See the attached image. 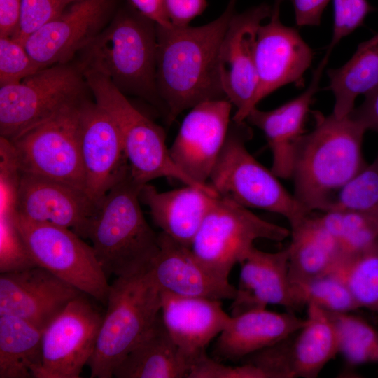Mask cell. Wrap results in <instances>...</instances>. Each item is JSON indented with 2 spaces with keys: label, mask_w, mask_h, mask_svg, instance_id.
<instances>
[{
  "label": "cell",
  "mask_w": 378,
  "mask_h": 378,
  "mask_svg": "<svg viewBox=\"0 0 378 378\" xmlns=\"http://www.w3.org/2000/svg\"><path fill=\"white\" fill-rule=\"evenodd\" d=\"M291 313L265 309L231 316L227 327L217 337L213 354L216 360L238 361L287 337L304 323Z\"/></svg>",
  "instance_id": "cell-25"
},
{
  "label": "cell",
  "mask_w": 378,
  "mask_h": 378,
  "mask_svg": "<svg viewBox=\"0 0 378 378\" xmlns=\"http://www.w3.org/2000/svg\"><path fill=\"white\" fill-rule=\"evenodd\" d=\"M133 8L156 24L171 27V23L166 12L164 0H130Z\"/></svg>",
  "instance_id": "cell-44"
},
{
  "label": "cell",
  "mask_w": 378,
  "mask_h": 378,
  "mask_svg": "<svg viewBox=\"0 0 378 378\" xmlns=\"http://www.w3.org/2000/svg\"><path fill=\"white\" fill-rule=\"evenodd\" d=\"M349 115L360 122L367 130L378 134V87L365 95V99L354 107Z\"/></svg>",
  "instance_id": "cell-43"
},
{
  "label": "cell",
  "mask_w": 378,
  "mask_h": 378,
  "mask_svg": "<svg viewBox=\"0 0 378 378\" xmlns=\"http://www.w3.org/2000/svg\"><path fill=\"white\" fill-rule=\"evenodd\" d=\"M22 0H0V37L11 36L20 18Z\"/></svg>",
  "instance_id": "cell-45"
},
{
  "label": "cell",
  "mask_w": 378,
  "mask_h": 378,
  "mask_svg": "<svg viewBox=\"0 0 378 378\" xmlns=\"http://www.w3.org/2000/svg\"><path fill=\"white\" fill-rule=\"evenodd\" d=\"M288 248L276 252L251 250L240 263L241 271L231 316L265 309L267 305L298 309L293 284L289 278Z\"/></svg>",
  "instance_id": "cell-23"
},
{
  "label": "cell",
  "mask_w": 378,
  "mask_h": 378,
  "mask_svg": "<svg viewBox=\"0 0 378 378\" xmlns=\"http://www.w3.org/2000/svg\"><path fill=\"white\" fill-rule=\"evenodd\" d=\"M83 293L43 330L39 378H79L97 343L104 314Z\"/></svg>",
  "instance_id": "cell-13"
},
{
  "label": "cell",
  "mask_w": 378,
  "mask_h": 378,
  "mask_svg": "<svg viewBox=\"0 0 378 378\" xmlns=\"http://www.w3.org/2000/svg\"><path fill=\"white\" fill-rule=\"evenodd\" d=\"M284 0H274V5L272 8L273 10L279 11L280 5Z\"/></svg>",
  "instance_id": "cell-46"
},
{
  "label": "cell",
  "mask_w": 378,
  "mask_h": 378,
  "mask_svg": "<svg viewBox=\"0 0 378 378\" xmlns=\"http://www.w3.org/2000/svg\"><path fill=\"white\" fill-rule=\"evenodd\" d=\"M42 334L24 319L0 315V378H39Z\"/></svg>",
  "instance_id": "cell-30"
},
{
  "label": "cell",
  "mask_w": 378,
  "mask_h": 378,
  "mask_svg": "<svg viewBox=\"0 0 378 378\" xmlns=\"http://www.w3.org/2000/svg\"><path fill=\"white\" fill-rule=\"evenodd\" d=\"M190 365L167 331L160 314L116 367V378L186 377Z\"/></svg>",
  "instance_id": "cell-27"
},
{
  "label": "cell",
  "mask_w": 378,
  "mask_h": 378,
  "mask_svg": "<svg viewBox=\"0 0 378 378\" xmlns=\"http://www.w3.org/2000/svg\"><path fill=\"white\" fill-rule=\"evenodd\" d=\"M251 137L245 121L230 125L226 140L211 171L209 184L219 196L248 209H260L286 218L290 227L308 216L271 169L248 150Z\"/></svg>",
  "instance_id": "cell-7"
},
{
  "label": "cell",
  "mask_w": 378,
  "mask_h": 378,
  "mask_svg": "<svg viewBox=\"0 0 378 378\" xmlns=\"http://www.w3.org/2000/svg\"><path fill=\"white\" fill-rule=\"evenodd\" d=\"M83 75L95 102L119 132L135 181L144 185L155 178H172L218 195L211 186L195 182L178 169L166 146L162 127L136 109L108 78L92 71L83 72Z\"/></svg>",
  "instance_id": "cell-6"
},
{
  "label": "cell",
  "mask_w": 378,
  "mask_h": 378,
  "mask_svg": "<svg viewBox=\"0 0 378 378\" xmlns=\"http://www.w3.org/2000/svg\"><path fill=\"white\" fill-rule=\"evenodd\" d=\"M80 0H22L18 26L11 37L22 44L43 25Z\"/></svg>",
  "instance_id": "cell-37"
},
{
  "label": "cell",
  "mask_w": 378,
  "mask_h": 378,
  "mask_svg": "<svg viewBox=\"0 0 378 378\" xmlns=\"http://www.w3.org/2000/svg\"><path fill=\"white\" fill-rule=\"evenodd\" d=\"M334 271L343 279L360 309L378 314V239L355 254L340 256Z\"/></svg>",
  "instance_id": "cell-32"
},
{
  "label": "cell",
  "mask_w": 378,
  "mask_h": 378,
  "mask_svg": "<svg viewBox=\"0 0 378 378\" xmlns=\"http://www.w3.org/2000/svg\"><path fill=\"white\" fill-rule=\"evenodd\" d=\"M36 266L24 243L15 203L0 205V273L23 270Z\"/></svg>",
  "instance_id": "cell-36"
},
{
  "label": "cell",
  "mask_w": 378,
  "mask_h": 378,
  "mask_svg": "<svg viewBox=\"0 0 378 378\" xmlns=\"http://www.w3.org/2000/svg\"><path fill=\"white\" fill-rule=\"evenodd\" d=\"M157 26L134 8L120 11L79 53L82 72L108 78L124 94L148 102L166 117L156 84Z\"/></svg>",
  "instance_id": "cell-3"
},
{
  "label": "cell",
  "mask_w": 378,
  "mask_h": 378,
  "mask_svg": "<svg viewBox=\"0 0 378 378\" xmlns=\"http://www.w3.org/2000/svg\"><path fill=\"white\" fill-rule=\"evenodd\" d=\"M39 70L23 44L0 37V86L17 84Z\"/></svg>",
  "instance_id": "cell-38"
},
{
  "label": "cell",
  "mask_w": 378,
  "mask_h": 378,
  "mask_svg": "<svg viewBox=\"0 0 378 378\" xmlns=\"http://www.w3.org/2000/svg\"><path fill=\"white\" fill-rule=\"evenodd\" d=\"M230 0L224 12L206 24L157 26V89L172 124L184 111L209 100L226 99L218 70L220 47L235 12Z\"/></svg>",
  "instance_id": "cell-1"
},
{
  "label": "cell",
  "mask_w": 378,
  "mask_h": 378,
  "mask_svg": "<svg viewBox=\"0 0 378 378\" xmlns=\"http://www.w3.org/2000/svg\"><path fill=\"white\" fill-rule=\"evenodd\" d=\"M292 284L299 309L310 304L330 313H348L360 309L343 279L334 270Z\"/></svg>",
  "instance_id": "cell-34"
},
{
  "label": "cell",
  "mask_w": 378,
  "mask_h": 378,
  "mask_svg": "<svg viewBox=\"0 0 378 378\" xmlns=\"http://www.w3.org/2000/svg\"><path fill=\"white\" fill-rule=\"evenodd\" d=\"M89 89L76 64H57L0 88V134L10 141L63 108L87 98Z\"/></svg>",
  "instance_id": "cell-9"
},
{
  "label": "cell",
  "mask_w": 378,
  "mask_h": 378,
  "mask_svg": "<svg viewBox=\"0 0 378 378\" xmlns=\"http://www.w3.org/2000/svg\"><path fill=\"white\" fill-rule=\"evenodd\" d=\"M333 33L328 48L330 50L361 26L367 15L374 10L368 0H333Z\"/></svg>",
  "instance_id": "cell-39"
},
{
  "label": "cell",
  "mask_w": 378,
  "mask_h": 378,
  "mask_svg": "<svg viewBox=\"0 0 378 378\" xmlns=\"http://www.w3.org/2000/svg\"><path fill=\"white\" fill-rule=\"evenodd\" d=\"M159 250L148 273L160 290L176 295L214 300H233L237 288L214 275L190 247L167 234H158Z\"/></svg>",
  "instance_id": "cell-21"
},
{
  "label": "cell",
  "mask_w": 378,
  "mask_h": 378,
  "mask_svg": "<svg viewBox=\"0 0 378 378\" xmlns=\"http://www.w3.org/2000/svg\"><path fill=\"white\" fill-rule=\"evenodd\" d=\"M330 90L335 97L332 113L347 116L359 95H366L378 87V33L360 43L344 65L327 71Z\"/></svg>",
  "instance_id": "cell-29"
},
{
  "label": "cell",
  "mask_w": 378,
  "mask_h": 378,
  "mask_svg": "<svg viewBox=\"0 0 378 378\" xmlns=\"http://www.w3.org/2000/svg\"><path fill=\"white\" fill-rule=\"evenodd\" d=\"M19 225L36 265L106 305L111 284L92 246L71 230L51 223L19 216Z\"/></svg>",
  "instance_id": "cell-11"
},
{
  "label": "cell",
  "mask_w": 378,
  "mask_h": 378,
  "mask_svg": "<svg viewBox=\"0 0 378 378\" xmlns=\"http://www.w3.org/2000/svg\"><path fill=\"white\" fill-rule=\"evenodd\" d=\"M328 314L335 328L339 354L348 364L378 363V330L352 312Z\"/></svg>",
  "instance_id": "cell-33"
},
{
  "label": "cell",
  "mask_w": 378,
  "mask_h": 378,
  "mask_svg": "<svg viewBox=\"0 0 378 378\" xmlns=\"http://www.w3.org/2000/svg\"><path fill=\"white\" fill-rule=\"evenodd\" d=\"M232 103L226 99L202 102L184 118L169 148L178 169L195 182L208 183L230 125Z\"/></svg>",
  "instance_id": "cell-15"
},
{
  "label": "cell",
  "mask_w": 378,
  "mask_h": 378,
  "mask_svg": "<svg viewBox=\"0 0 378 378\" xmlns=\"http://www.w3.org/2000/svg\"><path fill=\"white\" fill-rule=\"evenodd\" d=\"M218 195L192 186L158 192L148 184L140 190L141 202L146 205L152 218L162 232L190 247L206 214Z\"/></svg>",
  "instance_id": "cell-26"
},
{
  "label": "cell",
  "mask_w": 378,
  "mask_h": 378,
  "mask_svg": "<svg viewBox=\"0 0 378 378\" xmlns=\"http://www.w3.org/2000/svg\"><path fill=\"white\" fill-rule=\"evenodd\" d=\"M298 27L318 26L330 0H290Z\"/></svg>",
  "instance_id": "cell-42"
},
{
  "label": "cell",
  "mask_w": 378,
  "mask_h": 378,
  "mask_svg": "<svg viewBox=\"0 0 378 378\" xmlns=\"http://www.w3.org/2000/svg\"><path fill=\"white\" fill-rule=\"evenodd\" d=\"M84 100L63 108L10 141L20 172L57 180L85 192L80 144Z\"/></svg>",
  "instance_id": "cell-10"
},
{
  "label": "cell",
  "mask_w": 378,
  "mask_h": 378,
  "mask_svg": "<svg viewBox=\"0 0 378 378\" xmlns=\"http://www.w3.org/2000/svg\"><path fill=\"white\" fill-rule=\"evenodd\" d=\"M143 186L130 172L108 192L90 222L87 239L107 277L146 272L158 252V234L141 208Z\"/></svg>",
  "instance_id": "cell-4"
},
{
  "label": "cell",
  "mask_w": 378,
  "mask_h": 378,
  "mask_svg": "<svg viewBox=\"0 0 378 378\" xmlns=\"http://www.w3.org/2000/svg\"><path fill=\"white\" fill-rule=\"evenodd\" d=\"M272 8L265 4L232 17L223 38L218 55L220 83L226 98L237 110L234 122L245 121L251 111L257 77L255 46L263 20L270 18Z\"/></svg>",
  "instance_id": "cell-14"
},
{
  "label": "cell",
  "mask_w": 378,
  "mask_h": 378,
  "mask_svg": "<svg viewBox=\"0 0 378 378\" xmlns=\"http://www.w3.org/2000/svg\"><path fill=\"white\" fill-rule=\"evenodd\" d=\"M336 192L325 211H378V154Z\"/></svg>",
  "instance_id": "cell-35"
},
{
  "label": "cell",
  "mask_w": 378,
  "mask_h": 378,
  "mask_svg": "<svg viewBox=\"0 0 378 378\" xmlns=\"http://www.w3.org/2000/svg\"><path fill=\"white\" fill-rule=\"evenodd\" d=\"M288 272L291 283L304 281L335 270L340 258L337 243L308 216L290 227Z\"/></svg>",
  "instance_id": "cell-28"
},
{
  "label": "cell",
  "mask_w": 378,
  "mask_h": 378,
  "mask_svg": "<svg viewBox=\"0 0 378 378\" xmlns=\"http://www.w3.org/2000/svg\"><path fill=\"white\" fill-rule=\"evenodd\" d=\"M290 234L288 228L265 220L250 209L218 196L190 248L214 275L229 281L232 268L246 258L255 240L281 241Z\"/></svg>",
  "instance_id": "cell-8"
},
{
  "label": "cell",
  "mask_w": 378,
  "mask_h": 378,
  "mask_svg": "<svg viewBox=\"0 0 378 378\" xmlns=\"http://www.w3.org/2000/svg\"><path fill=\"white\" fill-rule=\"evenodd\" d=\"M313 57V50L297 29L282 24L279 12L272 11L269 22L261 24L258 32L257 86L251 111L278 88L302 82L303 75L311 66Z\"/></svg>",
  "instance_id": "cell-20"
},
{
  "label": "cell",
  "mask_w": 378,
  "mask_h": 378,
  "mask_svg": "<svg viewBox=\"0 0 378 378\" xmlns=\"http://www.w3.org/2000/svg\"><path fill=\"white\" fill-rule=\"evenodd\" d=\"M94 352L88 365L91 378H111L116 367L161 313V290L148 271L116 277L110 285Z\"/></svg>",
  "instance_id": "cell-5"
},
{
  "label": "cell",
  "mask_w": 378,
  "mask_h": 378,
  "mask_svg": "<svg viewBox=\"0 0 378 378\" xmlns=\"http://www.w3.org/2000/svg\"><path fill=\"white\" fill-rule=\"evenodd\" d=\"M164 6L172 25L184 27L204 12L207 2L206 0H164Z\"/></svg>",
  "instance_id": "cell-41"
},
{
  "label": "cell",
  "mask_w": 378,
  "mask_h": 378,
  "mask_svg": "<svg viewBox=\"0 0 378 378\" xmlns=\"http://www.w3.org/2000/svg\"><path fill=\"white\" fill-rule=\"evenodd\" d=\"M304 324L282 340L258 351L246 362L267 378H314L337 354V334L328 312L310 304Z\"/></svg>",
  "instance_id": "cell-12"
},
{
  "label": "cell",
  "mask_w": 378,
  "mask_h": 378,
  "mask_svg": "<svg viewBox=\"0 0 378 378\" xmlns=\"http://www.w3.org/2000/svg\"><path fill=\"white\" fill-rule=\"evenodd\" d=\"M313 130L295 144L291 178L295 200L308 216L325 211L335 193L367 163L362 146L367 130L349 115L312 111Z\"/></svg>",
  "instance_id": "cell-2"
},
{
  "label": "cell",
  "mask_w": 378,
  "mask_h": 378,
  "mask_svg": "<svg viewBox=\"0 0 378 378\" xmlns=\"http://www.w3.org/2000/svg\"><path fill=\"white\" fill-rule=\"evenodd\" d=\"M331 50L314 70L309 87L297 97L270 111L253 108L245 120L265 134L272 155L271 170L279 178H291L294 148L306 132L304 123Z\"/></svg>",
  "instance_id": "cell-24"
},
{
  "label": "cell",
  "mask_w": 378,
  "mask_h": 378,
  "mask_svg": "<svg viewBox=\"0 0 378 378\" xmlns=\"http://www.w3.org/2000/svg\"><path fill=\"white\" fill-rule=\"evenodd\" d=\"M315 219L336 241L341 256L355 254L378 239V211L329 210Z\"/></svg>",
  "instance_id": "cell-31"
},
{
  "label": "cell",
  "mask_w": 378,
  "mask_h": 378,
  "mask_svg": "<svg viewBox=\"0 0 378 378\" xmlns=\"http://www.w3.org/2000/svg\"><path fill=\"white\" fill-rule=\"evenodd\" d=\"M188 378H266L258 367L248 363L230 366L209 357L206 352L200 355L190 365Z\"/></svg>",
  "instance_id": "cell-40"
},
{
  "label": "cell",
  "mask_w": 378,
  "mask_h": 378,
  "mask_svg": "<svg viewBox=\"0 0 378 378\" xmlns=\"http://www.w3.org/2000/svg\"><path fill=\"white\" fill-rule=\"evenodd\" d=\"M113 0H80L43 25L24 46L40 69L71 62L104 28Z\"/></svg>",
  "instance_id": "cell-17"
},
{
  "label": "cell",
  "mask_w": 378,
  "mask_h": 378,
  "mask_svg": "<svg viewBox=\"0 0 378 378\" xmlns=\"http://www.w3.org/2000/svg\"><path fill=\"white\" fill-rule=\"evenodd\" d=\"M161 316L190 367L206 352L209 343L227 327L231 318L220 300L182 297L163 290Z\"/></svg>",
  "instance_id": "cell-22"
},
{
  "label": "cell",
  "mask_w": 378,
  "mask_h": 378,
  "mask_svg": "<svg viewBox=\"0 0 378 378\" xmlns=\"http://www.w3.org/2000/svg\"><path fill=\"white\" fill-rule=\"evenodd\" d=\"M0 274V315L20 318L42 330L84 293L38 265Z\"/></svg>",
  "instance_id": "cell-18"
},
{
  "label": "cell",
  "mask_w": 378,
  "mask_h": 378,
  "mask_svg": "<svg viewBox=\"0 0 378 378\" xmlns=\"http://www.w3.org/2000/svg\"><path fill=\"white\" fill-rule=\"evenodd\" d=\"M17 202L20 217L70 229L85 239L99 206L81 189L26 172H20Z\"/></svg>",
  "instance_id": "cell-19"
},
{
  "label": "cell",
  "mask_w": 378,
  "mask_h": 378,
  "mask_svg": "<svg viewBox=\"0 0 378 378\" xmlns=\"http://www.w3.org/2000/svg\"><path fill=\"white\" fill-rule=\"evenodd\" d=\"M80 144L85 192L99 206L130 168L115 125L95 101L88 99L80 108Z\"/></svg>",
  "instance_id": "cell-16"
}]
</instances>
